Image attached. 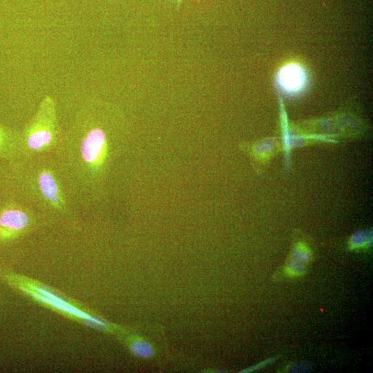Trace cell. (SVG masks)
Here are the masks:
<instances>
[{
    "label": "cell",
    "instance_id": "5",
    "mask_svg": "<svg viewBox=\"0 0 373 373\" xmlns=\"http://www.w3.org/2000/svg\"><path fill=\"white\" fill-rule=\"evenodd\" d=\"M39 190L45 200L54 208L62 209L65 207V200L59 183L54 173L44 169L38 175Z\"/></svg>",
    "mask_w": 373,
    "mask_h": 373
},
{
    "label": "cell",
    "instance_id": "6",
    "mask_svg": "<svg viewBox=\"0 0 373 373\" xmlns=\"http://www.w3.org/2000/svg\"><path fill=\"white\" fill-rule=\"evenodd\" d=\"M307 265L289 258L285 264L277 271L274 276L276 279L297 278L303 276L307 272Z\"/></svg>",
    "mask_w": 373,
    "mask_h": 373
},
{
    "label": "cell",
    "instance_id": "2",
    "mask_svg": "<svg viewBox=\"0 0 373 373\" xmlns=\"http://www.w3.org/2000/svg\"><path fill=\"white\" fill-rule=\"evenodd\" d=\"M80 152L90 169L101 170L108 155V142L104 131L97 127L90 129L81 142Z\"/></svg>",
    "mask_w": 373,
    "mask_h": 373
},
{
    "label": "cell",
    "instance_id": "1",
    "mask_svg": "<svg viewBox=\"0 0 373 373\" xmlns=\"http://www.w3.org/2000/svg\"><path fill=\"white\" fill-rule=\"evenodd\" d=\"M58 122L55 103L50 96L41 101L39 109L24 131L26 146L33 152H42L51 148L57 142Z\"/></svg>",
    "mask_w": 373,
    "mask_h": 373
},
{
    "label": "cell",
    "instance_id": "11",
    "mask_svg": "<svg viewBox=\"0 0 373 373\" xmlns=\"http://www.w3.org/2000/svg\"><path fill=\"white\" fill-rule=\"evenodd\" d=\"M280 358V356H274L269 357L268 358L265 359L264 361H262L254 365H251L242 371L240 372H252L254 371H256L259 369H261L262 367H265L269 365H271L274 363L276 361H277Z\"/></svg>",
    "mask_w": 373,
    "mask_h": 373
},
{
    "label": "cell",
    "instance_id": "8",
    "mask_svg": "<svg viewBox=\"0 0 373 373\" xmlns=\"http://www.w3.org/2000/svg\"><path fill=\"white\" fill-rule=\"evenodd\" d=\"M131 351L137 357L149 358L154 354L153 346L142 338H136L131 342Z\"/></svg>",
    "mask_w": 373,
    "mask_h": 373
},
{
    "label": "cell",
    "instance_id": "7",
    "mask_svg": "<svg viewBox=\"0 0 373 373\" xmlns=\"http://www.w3.org/2000/svg\"><path fill=\"white\" fill-rule=\"evenodd\" d=\"M17 146V140L15 134L0 124V157L10 156Z\"/></svg>",
    "mask_w": 373,
    "mask_h": 373
},
{
    "label": "cell",
    "instance_id": "3",
    "mask_svg": "<svg viewBox=\"0 0 373 373\" xmlns=\"http://www.w3.org/2000/svg\"><path fill=\"white\" fill-rule=\"evenodd\" d=\"M32 220L29 213L16 204H6L0 209V241L12 240L24 233Z\"/></svg>",
    "mask_w": 373,
    "mask_h": 373
},
{
    "label": "cell",
    "instance_id": "4",
    "mask_svg": "<svg viewBox=\"0 0 373 373\" xmlns=\"http://www.w3.org/2000/svg\"><path fill=\"white\" fill-rule=\"evenodd\" d=\"M307 81L305 70L298 64L283 66L278 73L277 82L281 90L289 95L298 94L306 86Z\"/></svg>",
    "mask_w": 373,
    "mask_h": 373
},
{
    "label": "cell",
    "instance_id": "9",
    "mask_svg": "<svg viewBox=\"0 0 373 373\" xmlns=\"http://www.w3.org/2000/svg\"><path fill=\"white\" fill-rule=\"evenodd\" d=\"M372 242V233L369 231H361L353 235L350 242V249H359L365 248Z\"/></svg>",
    "mask_w": 373,
    "mask_h": 373
},
{
    "label": "cell",
    "instance_id": "12",
    "mask_svg": "<svg viewBox=\"0 0 373 373\" xmlns=\"http://www.w3.org/2000/svg\"><path fill=\"white\" fill-rule=\"evenodd\" d=\"M312 369L311 365L305 361H300L289 365L287 372H307Z\"/></svg>",
    "mask_w": 373,
    "mask_h": 373
},
{
    "label": "cell",
    "instance_id": "10",
    "mask_svg": "<svg viewBox=\"0 0 373 373\" xmlns=\"http://www.w3.org/2000/svg\"><path fill=\"white\" fill-rule=\"evenodd\" d=\"M289 258L308 265L312 260V254L306 246L298 245L292 249Z\"/></svg>",
    "mask_w": 373,
    "mask_h": 373
}]
</instances>
